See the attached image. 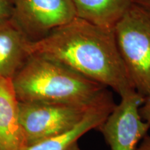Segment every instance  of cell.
<instances>
[{
	"mask_svg": "<svg viewBox=\"0 0 150 150\" xmlns=\"http://www.w3.org/2000/svg\"><path fill=\"white\" fill-rule=\"evenodd\" d=\"M131 1L150 11V0H131Z\"/></svg>",
	"mask_w": 150,
	"mask_h": 150,
	"instance_id": "14",
	"label": "cell"
},
{
	"mask_svg": "<svg viewBox=\"0 0 150 150\" xmlns=\"http://www.w3.org/2000/svg\"><path fill=\"white\" fill-rule=\"evenodd\" d=\"M13 11L11 0H0V24L12 20Z\"/></svg>",
	"mask_w": 150,
	"mask_h": 150,
	"instance_id": "11",
	"label": "cell"
},
{
	"mask_svg": "<svg viewBox=\"0 0 150 150\" xmlns=\"http://www.w3.org/2000/svg\"><path fill=\"white\" fill-rule=\"evenodd\" d=\"M120 97V104L97 129L110 150H136L150 128L139 112L145 97L135 91Z\"/></svg>",
	"mask_w": 150,
	"mask_h": 150,
	"instance_id": "6",
	"label": "cell"
},
{
	"mask_svg": "<svg viewBox=\"0 0 150 150\" xmlns=\"http://www.w3.org/2000/svg\"><path fill=\"white\" fill-rule=\"evenodd\" d=\"M31 42L13 20L0 24V77H14L31 55Z\"/></svg>",
	"mask_w": 150,
	"mask_h": 150,
	"instance_id": "9",
	"label": "cell"
},
{
	"mask_svg": "<svg viewBox=\"0 0 150 150\" xmlns=\"http://www.w3.org/2000/svg\"><path fill=\"white\" fill-rule=\"evenodd\" d=\"M76 18L113 30L132 3L131 0H72Z\"/></svg>",
	"mask_w": 150,
	"mask_h": 150,
	"instance_id": "10",
	"label": "cell"
},
{
	"mask_svg": "<svg viewBox=\"0 0 150 150\" xmlns=\"http://www.w3.org/2000/svg\"><path fill=\"white\" fill-rule=\"evenodd\" d=\"M111 94L92 107L83 119L63 134L26 146L24 150H81L79 140L93 129H97L115 106Z\"/></svg>",
	"mask_w": 150,
	"mask_h": 150,
	"instance_id": "7",
	"label": "cell"
},
{
	"mask_svg": "<svg viewBox=\"0 0 150 150\" xmlns=\"http://www.w3.org/2000/svg\"><path fill=\"white\" fill-rule=\"evenodd\" d=\"M100 102L89 106L19 102V119L27 146L70 130Z\"/></svg>",
	"mask_w": 150,
	"mask_h": 150,
	"instance_id": "4",
	"label": "cell"
},
{
	"mask_svg": "<svg viewBox=\"0 0 150 150\" xmlns=\"http://www.w3.org/2000/svg\"><path fill=\"white\" fill-rule=\"evenodd\" d=\"M139 112L142 120L150 126V91L145 97L144 102L140 107Z\"/></svg>",
	"mask_w": 150,
	"mask_h": 150,
	"instance_id": "12",
	"label": "cell"
},
{
	"mask_svg": "<svg viewBox=\"0 0 150 150\" xmlns=\"http://www.w3.org/2000/svg\"><path fill=\"white\" fill-rule=\"evenodd\" d=\"M26 146L13 79L0 77V150H24Z\"/></svg>",
	"mask_w": 150,
	"mask_h": 150,
	"instance_id": "8",
	"label": "cell"
},
{
	"mask_svg": "<svg viewBox=\"0 0 150 150\" xmlns=\"http://www.w3.org/2000/svg\"><path fill=\"white\" fill-rule=\"evenodd\" d=\"M13 18L31 41L42 38L76 18L72 0H11Z\"/></svg>",
	"mask_w": 150,
	"mask_h": 150,
	"instance_id": "5",
	"label": "cell"
},
{
	"mask_svg": "<svg viewBox=\"0 0 150 150\" xmlns=\"http://www.w3.org/2000/svg\"><path fill=\"white\" fill-rule=\"evenodd\" d=\"M136 150H150V136L147 135L142 139L140 146L137 147Z\"/></svg>",
	"mask_w": 150,
	"mask_h": 150,
	"instance_id": "13",
	"label": "cell"
},
{
	"mask_svg": "<svg viewBox=\"0 0 150 150\" xmlns=\"http://www.w3.org/2000/svg\"><path fill=\"white\" fill-rule=\"evenodd\" d=\"M113 32L134 88L145 97L150 91V11L132 2Z\"/></svg>",
	"mask_w": 150,
	"mask_h": 150,
	"instance_id": "3",
	"label": "cell"
},
{
	"mask_svg": "<svg viewBox=\"0 0 150 150\" xmlns=\"http://www.w3.org/2000/svg\"><path fill=\"white\" fill-rule=\"evenodd\" d=\"M31 54L66 65L122 97L135 91L116 43L113 30L79 18L36 41Z\"/></svg>",
	"mask_w": 150,
	"mask_h": 150,
	"instance_id": "1",
	"label": "cell"
},
{
	"mask_svg": "<svg viewBox=\"0 0 150 150\" xmlns=\"http://www.w3.org/2000/svg\"><path fill=\"white\" fill-rule=\"evenodd\" d=\"M20 102L89 106L110 93L106 86L66 65L32 54L13 78Z\"/></svg>",
	"mask_w": 150,
	"mask_h": 150,
	"instance_id": "2",
	"label": "cell"
}]
</instances>
